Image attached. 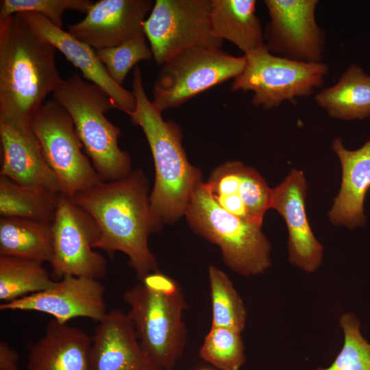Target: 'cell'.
I'll list each match as a JSON object with an SVG mask.
<instances>
[{"instance_id": "obj_1", "label": "cell", "mask_w": 370, "mask_h": 370, "mask_svg": "<svg viewBox=\"0 0 370 370\" xmlns=\"http://www.w3.org/2000/svg\"><path fill=\"white\" fill-rule=\"evenodd\" d=\"M149 197L148 179L136 169L122 179L101 181L73 198L99 226L100 234L93 248L110 255L125 254L140 281L158 270L148 239L162 225L151 210Z\"/></svg>"}, {"instance_id": "obj_2", "label": "cell", "mask_w": 370, "mask_h": 370, "mask_svg": "<svg viewBox=\"0 0 370 370\" xmlns=\"http://www.w3.org/2000/svg\"><path fill=\"white\" fill-rule=\"evenodd\" d=\"M56 51L18 14L0 20V121L31 129L44 99L64 82Z\"/></svg>"}, {"instance_id": "obj_3", "label": "cell", "mask_w": 370, "mask_h": 370, "mask_svg": "<svg viewBox=\"0 0 370 370\" xmlns=\"http://www.w3.org/2000/svg\"><path fill=\"white\" fill-rule=\"evenodd\" d=\"M132 92L136 108L127 115L134 125L142 128L155 166L151 208L162 225L173 223L184 216L194 190L203 181L202 173L187 158L180 125L164 120L162 112L148 98L138 66L134 70Z\"/></svg>"}, {"instance_id": "obj_4", "label": "cell", "mask_w": 370, "mask_h": 370, "mask_svg": "<svg viewBox=\"0 0 370 370\" xmlns=\"http://www.w3.org/2000/svg\"><path fill=\"white\" fill-rule=\"evenodd\" d=\"M53 99L71 116L76 133L102 182L118 180L130 174V156L118 144L121 130L105 116L118 107L105 91L75 73L64 79L53 93Z\"/></svg>"}, {"instance_id": "obj_5", "label": "cell", "mask_w": 370, "mask_h": 370, "mask_svg": "<svg viewBox=\"0 0 370 370\" xmlns=\"http://www.w3.org/2000/svg\"><path fill=\"white\" fill-rule=\"evenodd\" d=\"M184 217L198 235L219 247L225 264L237 274H263L271 266V244L260 225L223 209L206 182L194 190Z\"/></svg>"}, {"instance_id": "obj_6", "label": "cell", "mask_w": 370, "mask_h": 370, "mask_svg": "<svg viewBox=\"0 0 370 370\" xmlns=\"http://www.w3.org/2000/svg\"><path fill=\"white\" fill-rule=\"evenodd\" d=\"M123 301L144 350L164 369L171 370L184 355L187 331L183 313L187 303L182 291L166 294L142 282L127 290Z\"/></svg>"}, {"instance_id": "obj_7", "label": "cell", "mask_w": 370, "mask_h": 370, "mask_svg": "<svg viewBox=\"0 0 370 370\" xmlns=\"http://www.w3.org/2000/svg\"><path fill=\"white\" fill-rule=\"evenodd\" d=\"M245 56V66L234 79L230 91L253 92V105L266 110L310 95L323 84L329 69L322 62H304L273 55L266 46Z\"/></svg>"}, {"instance_id": "obj_8", "label": "cell", "mask_w": 370, "mask_h": 370, "mask_svg": "<svg viewBox=\"0 0 370 370\" xmlns=\"http://www.w3.org/2000/svg\"><path fill=\"white\" fill-rule=\"evenodd\" d=\"M245 64V56H233L219 47L187 49L162 65L151 101L162 112L177 108L208 89L234 79Z\"/></svg>"}, {"instance_id": "obj_9", "label": "cell", "mask_w": 370, "mask_h": 370, "mask_svg": "<svg viewBox=\"0 0 370 370\" xmlns=\"http://www.w3.org/2000/svg\"><path fill=\"white\" fill-rule=\"evenodd\" d=\"M31 128L58 179L62 194L73 199L101 182L82 152L83 145L71 116L58 102L52 99L43 104L34 114Z\"/></svg>"}, {"instance_id": "obj_10", "label": "cell", "mask_w": 370, "mask_h": 370, "mask_svg": "<svg viewBox=\"0 0 370 370\" xmlns=\"http://www.w3.org/2000/svg\"><path fill=\"white\" fill-rule=\"evenodd\" d=\"M211 0H156L143 23L153 58L162 66L197 47L221 48L210 24Z\"/></svg>"}, {"instance_id": "obj_11", "label": "cell", "mask_w": 370, "mask_h": 370, "mask_svg": "<svg viewBox=\"0 0 370 370\" xmlns=\"http://www.w3.org/2000/svg\"><path fill=\"white\" fill-rule=\"evenodd\" d=\"M53 255L49 262L53 274L100 280L107 273L105 258L94 251L100 230L94 219L73 199L60 193L51 223Z\"/></svg>"}, {"instance_id": "obj_12", "label": "cell", "mask_w": 370, "mask_h": 370, "mask_svg": "<svg viewBox=\"0 0 370 370\" xmlns=\"http://www.w3.org/2000/svg\"><path fill=\"white\" fill-rule=\"evenodd\" d=\"M269 21L264 39L266 48L278 56L304 62H322L325 35L318 25L317 0H265Z\"/></svg>"}, {"instance_id": "obj_13", "label": "cell", "mask_w": 370, "mask_h": 370, "mask_svg": "<svg viewBox=\"0 0 370 370\" xmlns=\"http://www.w3.org/2000/svg\"><path fill=\"white\" fill-rule=\"evenodd\" d=\"M104 294L99 280L66 275L47 289L1 304L0 309L47 313L61 323L77 317L98 323L108 312Z\"/></svg>"}, {"instance_id": "obj_14", "label": "cell", "mask_w": 370, "mask_h": 370, "mask_svg": "<svg viewBox=\"0 0 370 370\" xmlns=\"http://www.w3.org/2000/svg\"><path fill=\"white\" fill-rule=\"evenodd\" d=\"M153 5L152 0H99L68 32L95 50L114 47L145 34L143 23Z\"/></svg>"}, {"instance_id": "obj_15", "label": "cell", "mask_w": 370, "mask_h": 370, "mask_svg": "<svg viewBox=\"0 0 370 370\" xmlns=\"http://www.w3.org/2000/svg\"><path fill=\"white\" fill-rule=\"evenodd\" d=\"M307 182L301 171L293 169L284 181L273 188L271 208L284 218L288 232L289 262L307 273L320 267L323 247L309 225L305 200Z\"/></svg>"}, {"instance_id": "obj_16", "label": "cell", "mask_w": 370, "mask_h": 370, "mask_svg": "<svg viewBox=\"0 0 370 370\" xmlns=\"http://www.w3.org/2000/svg\"><path fill=\"white\" fill-rule=\"evenodd\" d=\"M89 370L164 369L143 348L127 313L112 310L91 336Z\"/></svg>"}, {"instance_id": "obj_17", "label": "cell", "mask_w": 370, "mask_h": 370, "mask_svg": "<svg viewBox=\"0 0 370 370\" xmlns=\"http://www.w3.org/2000/svg\"><path fill=\"white\" fill-rule=\"evenodd\" d=\"M18 14L37 36L52 45L79 69L84 79L105 91L118 110L127 114L135 110L136 103L132 91L116 84L110 77L95 49L40 14L31 12Z\"/></svg>"}, {"instance_id": "obj_18", "label": "cell", "mask_w": 370, "mask_h": 370, "mask_svg": "<svg viewBox=\"0 0 370 370\" xmlns=\"http://www.w3.org/2000/svg\"><path fill=\"white\" fill-rule=\"evenodd\" d=\"M0 175L38 191L53 195L61 193L58 179L32 128L21 130L0 121Z\"/></svg>"}, {"instance_id": "obj_19", "label": "cell", "mask_w": 370, "mask_h": 370, "mask_svg": "<svg viewBox=\"0 0 370 370\" xmlns=\"http://www.w3.org/2000/svg\"><path fill=\"white\" fill-rule=\"evenodd\" d=\"M332 147L341 164L342 182L329 219L334 225L353 230L363 226L367 220L364 201L370 188V138L359 149L349 150L338 137Z\"/></svg>"}, {"instance_id": "obj_20", "label": "cell", "mask_w": 370, "mask_h": 370, "mask_svg": "<svg viewBox=\"0 0 370 370\" xmlns=\"http://www.w3.org/2000/svg\"><path fill=\"white\" fill-rule=\"evenodd\" d=\"M91 336L55 319L31 347L27 370H89Z\"/></svg>"}, {"instance_id": "obj_21", "label": "cell", "mask_w": 370, "mask_h": 370, "mask_svg": "<svg viewBox=\"0 0 370 370\" xmlns=\"http://www.w3.org/2000/svg\"><path fill=\"white\" fill-rule=\"evenodd\" d=\"M256 8L255 0H211L212 34L234 44L245 56L264 47V32Z\"/></svg>"}, {"instance_id": "obj_22", "label": "cell", "mask_w": 370, "mask_h": 370, "mask_svg": "<svg viewBox=\"0 0 370 370\" xmlns=\"http://www.w3.org/2000/svg\"><path fill=\"white\" fill-rule=\"evenodd\" d=\"M316 103L334 119L362 120L370 116V76L352 64L334 85L314 97Z\"/></svg>"}, {"instance_id": "obj_23", "label": "cell", "mask_w": 370, "mask_h": 370, "mask_svg": "<svg viewBox=\"0 0 370 370\" xmlns=\"http://www.w3.org/2000/svg\"><path fill=\"white\" fill-rule=\"evenodd\" d=\"M51 223L16 217L0 218V256L50 262Z\"/></svg>"}, {"instance_id": "obj_24", "label": "cell", "mask_w": 370, "mask_h": 370, "mask_svg": "<svg viewBox=\"0 0 370 370\" xmlns=\"http://www.w3.org/2000/svg\"><path fill=\"white\" fill-rule=\"evenodd\" d=\"M39 261L0 256V299L10 302L42 291L55 282Z\"/></svg>"}, {"instance_id": "obj_25", "label": "cell", "mask_w": 370, "mask_h": 370, "mask_svg": "<svg viewBox=\"0 0 370 370\" xmlns=\"http://www.w3.org/2000/svg\"><path fill=\"white\" fill-rule=\"evenodd\" d=\"M59 195L38 191L21 186L0 175L1 217H16L51 223Z\"/></svg>"}, {"instance_id": "obj_26", "label": "cell", "mask_w": 370, "mask_h": 370, "mask_svg": "<svg viewBox=\"0 0 370 370\" xmlns=\"http://www.w3.org/2000/svg\"><path fill=\"white\" fill-rule=\"evenodd\" d=\"M212 306L211 327H222L242 332L247 310L229 276L218 267L208 270Z\"/></svg>"}, {"instance_id": "obj_27", "label": "cell", "mask_w": 370, "mask_h": 370, "mask_svg": "<svg viewBox=\"0 0 370 370\" xmlns=\"http://www.w3.org/2000/svg\"><path fill=\"white\" fill-rule=\"evenodd\" d=\"M199 356L219 370H239L246 360L241 332L210 327L200 347Z\"/></svg>"}, {"instance_id": "obj_28", "label": "cell", "mask_w": 370, "mask_h": 370, "mask_svg": "<svg viewBox=\"0 0 370 370\" xmlns=\"http://www.w3.org/2000/svg\"><path fill=\"white\" fill-rule=\"evenodd\" d=\"M338 323L344 335L343 347L330 367L316 370H370V342L361 332L359 319L347 312Z\"/></svg>"}, {"instance_id": "obj_29", "label": "cell", "mask_w": 370, "mask_h": 370, "mask_svg": "<svg viewBox=\"0 0 370 370\" xmlns=\"http://www.w3.org/2000/svg\"><path fill=\"white\" fill-rule=\"evenodd\" d=\"M96 53L110 77L121 86L128 72L138 62L153 58L145 34L114 47L96 50Z\"/></svg>"}, {"instance_id": "obj_30", "label": "cell", "mask_w": 370, "mask_h": 370, "mask_svg": "<svg viewBox=\"0 0 370 370\" xmlns=\"http://www.w3.org/2000/svg\"><path fill=\"white\" fill-rule=\"evenodd\" d=\"M90 0H1L0 20L23 12L40 14L62 28L63 14L66 10L86 14L93 4Z\"/></svg>"}, {"instance_id": "obj_31", "label": "cell", "mask_w": 370, "mask_h": 370, "mask_svg": "<svg viewBox=\"0 0 370 370\" xmlns=\"http://www.w3.org/2000/svg\"><path fill=\"white\" fill-rule=\"evenodd\" d=\"M273 188L254 169L243 164L238 195L254 223L262 226L264 215L271 208Z\"/></svg>"}, {"instance_id": "obj_32", "label": "cell", "mask_w": 370, "mask_h": 370, "mask_svg": "<svg viewBox=\"0 0 370 370\" xmlns=\"http://www.w3.org/2000/svg\"><path fill=\"white\" fill-rule=\"evenodd\" d=\"M140 282L147 288L162 293L173 294L182 291L175 280L158 270L147 275Z\"/></svg>"}, {"instance_id": "obj_33", "label": "cell", "mask_w": 370, "mask_h": 370, "mask_svg": "<svg viewBox=\"0 0 370 370\" xmlns=\"http://www.w3.org/2000/svg\"><path fill=\"white\" fill-rule=\"evenodd\" d=\"M18 358V353L6 342L0 341V370H19Z\"/></svg>"}, {"instance_id": "obj_34", "label": "cell", "mask_w": 370, "mask_h": 370, "mask_svg": "<svg viewBox=\"0 0 370 370\" xmlns=\"http://www.w3.org/2000/svg\"><path fill=\"white\" fill-rule=\"evenodd\" d=\"M199 370H213V369H199Z\"/></svg>"}]
</instances>
